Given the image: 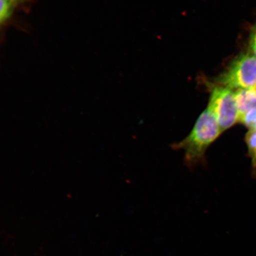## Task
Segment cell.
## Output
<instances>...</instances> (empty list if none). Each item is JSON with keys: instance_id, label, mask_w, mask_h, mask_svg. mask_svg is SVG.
Masks as SVG:
<instances>
[{"instance_id": "obj_3", "label": "cell", "mask_w": 256, "mask_h": 256, "mask_svg": "<svg viewBox=\"0 0 256 256\" xmlns=\"http://www.w3.org/2000/svg\"><path fill=\"white\" fill-rule=\"evenodd\" d=\"M220 82L231 90L256 88V56L248 53L236 58Z\"/></svg>"}, {"instance_id": "obj_7", "label": "cell", "mask_w": 256, "mask_h": 256, "mask_svg": "<svg viewBox=\"0 0 256 256\" xmlns=\"http://www.w3.org/2000/svg\"><path fill=\"white\" fill-rule=\"evenodd\" d=\"M251 130H256V121L255 122L254 126H252Z\"/></svg>"}, {"instance_id": "obj_6", "label": "cell", "mask_w": 256, "mask_h": 256, "mask_svg": "<svg viewBox=\"0 0 256 256\" xmlns=\"http://www.w3.org/2000/svg\"><path fill=\"white\" fill-rule=\"evenodd\" d=\"M249 48L250 53L256 56V24L252 28L250 37Z\"/></svg>"}, {"instance_id": "obj_1", "label": "cell", "mask_w": 256, "mask_h": 256, "mask_svg": "<svg viewBox=\"0 0 256 256\" xmlns=\"http://www.w3.org/2000/svg\"><path fill=\"white\" fill-rule=\"evenodd\" d=\"M222 132L215 117L207 108L198 118L190 134L172 147L184 150L186 163L193 166L204 161L208 147Z\"/></svg>"}, {"instance_id": "obj_2", "label": "cell", "mask_w": 256, "mask_h": 256, "mask_svg": "<svg viewBox=\"0 0 256 256\" xmlns=\"http://www.w3.org/2000/svg\"><path fill=\"white\" fill-rule=\"evenodd\" d=\"M208 110L215 117L222 132L239 122L235 92L226 87H216L211 92Z\"/></svg>"}, {"instance_id": "obj_8", "label": "cell", "mask_w": 256, "mask_h": 256, "mask_svg": "<svg viewBox=\"0 0 256 256\" xmlns=\"http://www.w3.org/2000/svg\"><path fill=\"white\" fill-rule=\"evenodd\" d=\"M11 1L19 2L21 1H24V0H11Z\"/></svg>"}, {"instance_id": "obj_5", "label": "cell", "mask_w": 256, "mask_h": 256, "mask_svg": "<svg viewBox=\"0 0 256 256\" xmlns=\"http://www.w3.org/2000/svg\"><path fill=\"white\" fill-rule=\"evenodd\" d=\"M245 140L252 159V168L256 170V130H250L246 134Z\"/></svg>"}, {"instance_id": "obj_4", "label": "cell", "mask_w": 256, "mask_h": 256, "mask_svg": "<svg viewBox=\"0 0 256 256\" xmlns=\"http://www.w3.org/2000/svg\"><path fill=\"white\" fill-rule=\"evenodd\" d=\"M235 98L239 120L248 112L256 110V88L236 90Z\"/></svg>"}]
</instances>
